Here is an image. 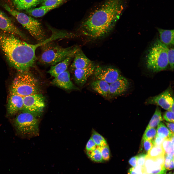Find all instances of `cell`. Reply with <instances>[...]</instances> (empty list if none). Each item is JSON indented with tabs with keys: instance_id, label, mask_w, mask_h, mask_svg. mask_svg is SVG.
I'll list each match as a JSON object with an SVG mask.
<instances>
[{
	"instance_id": "6da1fadb",
	"label": "cell",
	"mask_w": 174,
	"mask_h": 174,
	"mask_svg": "<svg viewBox=\"0 0 174 174\" xmlns=\"http://www.w3.org/2000/svg\"><path fill=\"white\" fill-rule=\"evenodd\" d=\"M48 42L30 44L0 29V49L10 65L20 72L28 71L36 60L37 49Z\"/></svg>"
},
{
	"instance_id": "7a4b0ae2",
	"label": "cell",
	"mask_w": 174,
	"mask_h": 174,
	"mask_svg": "<svg viewBox=\"0 0 174 174\" xmlns=\"http://www.w3.org/2000/svg\"><path fill=\"white\" fill-rule=\"evenodd\" d=\"M40 47L41 51L39 58L40 62L43 64L52 66L69 56L74 55L79 48L76 46L63 47L53 41Z\"/></svg>"
},
{
	"instance_id": "3957f363",
	"label": "cell",
	"mask_w": 174,
	"mask_h": 174,
	"mask_svg": "<svg viewBox=\"0 0 174 174\" xmlns=\"http://www.w3.org/2000/svg\"><path fill=\"white\" fill-rule=\"evenodd\" d=\"M167 46L157 39L148 50L146 56L147 68L154 72L166 69L168 65Z\"/></svg>"
},
{
	"instance_id": "277c9868",
	"label": "cell",
	"mask_w": 174,
	"mask_h": 174,
	"mask_svg": "<svg viewBox=\"0 0 174 174\" xmlns=\"http://www.w3.org/2000/svg\"><path fill=\"white\" fill-rule=\"evenodd\" d=\"M3 6L37 41L40 42L46 39L45 31L41 23L38 20L12 9L6 4Z\"/></svg>"
},
{
	"instance_id": "5b68a950",
	"label": "cell",
	"mask_w": 174,
	"mask_h": 174,
	"mask_svg": "<svg viewBox=\"0 0 174 174\" xmlns=\"http://www.w3.org/2000/svg\"><path fill=\"white\" fill-rule=\"evenodd\" d=\"M39 85L37 80L28 71L20 72L14 79L10 93L23 97L37 94Z\"/></svg>"
},
{
	"instance_id": "8992f818",
	"label": "cell",
	"mask_w": 174,
	"mask_h": 174,
	"mask_svg": "<svg viewBox=\"0 0 174 174\" xmlns=\"http://www.w3.org/2000/svg\"><path fill=\"white\" fill-rule=\"evenodd\" d=\"M20 111L14 120V125L17 131L23 135H38L39 133V123L37 117L24 110Z\"/></svg>"
},
{
	"instance_id": "52a82bcc",
	"label": "cell",
	"mask_w": 174,
	"mask_h": 174,
	"mask_svg": "<svg viewBox=\"0 0 174 174\" xmlns=\"http://www.w3.org/2000/svg\"><path fill=\"white\" fill-rule=\"evenodd\" d=\"M22 110L29 112L37 117L40 116L45 106L44 97L42 94H36L23 97Z\"/></svg>"
},
{
	"instance_id": "ba28073f",
	"label": "cell",
	"mask_w": 174,
	"mask_h": 174,
	"mask_svg": "<svg viewBox=\"0 0 174 174\" xmlns=\"http://www.w3.org/2000/svg\"><path fill=\"white\" fill-rule=\"evenodd\" d=\"M93 73L96 79L103 80L109 84L121 76L120 71L115 68L99 65H96Z\"/></svg>"
},
{
	"instance_id": "9c48e42d",
	"label": "cell",
	"mask_w": 174,
	"mask_h": 174,
	"mask_svg": "<svg viewBox=\"0 0 174 174\" xmlns=\"http://www.w3.org/2000/svg\"><path fill=\"white\" fill-rule=\"evenodd\" d=\"M146 102L158 105L165 110L174 112V98L171 96L169 88L160 94L150 98Z\"/></svg>"
},
{
	"instance_id": "30bf717a",
	"label": "cell",
	"mask_w": 174,
	"mask_h": 174,
	"mask_svg": "<svg viewBox=\"0 0 174 174\" xmlns=\"http://www.w3.org/2000/svg\"><path fill=\"white\" fill-rule=\"evenodd\" d=\"M0 29L27 40L24 34L15 25L10 18L3 12L0 11Z\"/></svg>"
},
{
	"instance_id": "8fae6325",
	"label": "cell",
	"mask_w": 174,
	"mask_h": 174,
	"mask_svg": "<svg viewBox=\"0 0 174 174\" xmlns=\"http://www.w3.org/2000/svg\"><path fill=\"white\" fill-rule=\"evenodd\" d=\"M23 97L18 94L10 93L7 107V114L9 116L14 115L23 110Z\"/></svg>"
},
{
	"instance_id": "7c38bea8",
	"label": "cell",
	"mask_w": 174,
	"mask_h": 174,
	"mask_svg": "<svg viewBox=\"0 0 174 174\" xmlns=\"http://www.w3.org/2000/svg\"><path fill=\"white\" fill-rule=\"evenodd\" d=\"M129 86L128 80L121 76L116 80L109 84L108 96L112 97L121 94L127 90Z\"/></svg>"
},
{
	"instance_id": "4fadbf2b",
	"label": "cell",
	"mask_w": 174,
	"mask_h": 174,
	"mask_svg": "<svg viewBox=\"0 0 174 174\" xmlns=\"http://www.w3.org/2000/svg\"><path fill=\"white\" fill-rule=\"evenodd\" d=\"M96 66L93 62L87 67L74 70V77L76 83L80 87L83 86L88 78L93 73Z\"/></svg>"
},
{
	"instance_id": "5bb4252c",
	"label": "cell",
	"mask_w": 174,
	"mask_h": 174,
	"mask_svg": "<svg viewBox=\"0 0 174 174\" xmlns=\"http://www.w3.org/2000/svg\"><path fill=\"white\" fill-rule=\"evenodd\" d=\"M51 83L54 85L65 89H78L71 81L70 73L67 70L54 77Z\"/></svg>"
},
{
	"instance_id": "9a60e30c",
	"label": "cell",
	"mask_w": 174,
	"mask_h": 174,
	"mask_svg": "<svg viewBox=\"0 0 174 174\" xmlns=\"http://www.w3.org/2000/svg\"><path fill=\"white\" fill-rule=\"evenodd\" d=\"M144 168L148 174H165L167 171L164 166L157 162L154 158L146 155Z\"/></svg>"
},
{
	"instance_id": "2e32d148",
	"label": "cell",
	"mask_w": 174,
	"mask_h": 174,
	"mask_svg": "<svg viewBox=\"0 0 174 174\" xmlns=\"http://www.w3.org/2000/svg\"><path fill=\"white\" fill-rule=\"evenodd\" d=\"M74 60L71 65L72 70H74L87 67L93 62L88 58L79 48L74 56Z\"/></svg>"
},
{
	"instance_id": "e0dca14e",
	"label": "cell",
	"mask_w": 174,
	"mask_h": 174,
	"mask_svg": "<svg viewBox=\"0 0 174 174\" xmlns=\"http://www.w3.org/2000/svg\"><path fill=\"white\" fill-rule=\"evenodd\" d=\"M74 55L69 56L62 61L52 66L48 72L51 76L55 77L67 70L71 60L74 57Z\"/></svg>"
},
{
	"instance_id": "ac0fdd59",
	"label": "cell",
	"mask_w": 174,
	"mask_h": 174,
	"mask_svg": "<svg viewBox=\"0 0 174 174\" xmlns=\"http://www.w3.org/2000/svg\"><path fill=\"white\" fill-rule=\"evenodd\" d=\"M109 84L101 80L96 79L91 83V86L94 91L103 96H108Z\"/></svg>"
},
{
	"instance_id": "d6986e66",
	"label": "cell",
	"mask_w": 174,
	"mask_h": 174,
	"mask_svg": "<svg viewBox=\"0 0 174 174\" xmlns=\"http://www.w3.org/2000/svg\"><path fill=\"white\" fill-rule=\"evenodd\" d=\"M158 30L159 34L160 40L162 43L167 46L174 45V29L165 30L158 28Z\"/></svg>"
},
{
	"instance_id": "ffe728a7",
	"label": "cell",
	"mask_w": 174,
	"mask_h": 174,
	"mask_svg": "<svg viewBox=\"0 0 174 174\" xmlns=\"http://www.w3.org/2000/svg\"><path fill=\"white\" fill-rule=\"evenodd\" d=\"M56 8L55 7L42 6L26 10V11L27 13L30 16L39 17L44 16L48 12Z\"/></svg>"
},
{
	"instance_id": "44dd1931",
	"label": "cell",
	"mask_w": 174,
	"mask_h": 174,
	"mask_svg": "<svg viewBox=\"0 0 174 174\" xmlns=\"http://www.w3.org/2000/svg\"><path fill=\"white\" fill-rule=\"evenodd\" d=\"M41 0H20L16 6L18 10H27L35 6Z\"/></svg>"
},
{
	"instance_id": "7402d4cb",
	"label": "cell",
	"mask_w": 174,
	"mask_h": 174,
	"mask_svg": "<svg viewBox=\"0 0 174 174\" xmlns=\"http://www.w3.org/2000/svg\"><path fill=\"white\" fill-rule=\"evenodd\" d=\"M156 130L157 136L165 139L170 138L174 135L162 122H160L158 125Z\"/></svg>"
},
{
	"instance_id": "603a6c76",
	"label": "cell",
	"mask_w": 174,
	"mask_h": 174,
	"mask_svg": "<svg viewBox=\"0 0 174 174\" xmlns=\"http://www.w3.org/2000/svg\"><path fill=\"white\" fill-rule=\"evenodd\" d=\"M162 120L161 110L157 107L146 128L156 127Z\"/></svg>"
},
{
	"instance_id": "cb8c5ba5",
	"label": "cell",
	"mask_w": 174,
	"mask_h": 174,
	"mask_svg": "<svg viewBox=\"0 0 174 174\" xmlns=\"http://www.w3.org/2000/svg\"><path fill=\"white\" fill-rule=\"evenodd\" d=\"M165 154V152L161 146L153 145L147 155L154 158L160 156H164Z\"/></svg>"
},
{
	"instance_id": "d4e9b609",
	"label": "cell",
	"mask_w": 174,
	"mask_h": 174,
	"mask_svg": "<svg viewBox=\"0 0 174 174\" xmlns=\"http://www.w3.org/2000/svg\"><path fill=\"white\" fill-rule=\"evenodd\" d=\"M91 137L97 146H102L108 145L104 138L94 130H92Z\"/></svg>"
},
{
	"instance_id": "484cf974",
	"label": "cell",
	"mask_w": 174,
	"mask_h": 174,
	"mask_svg": "<svg viewBox=\"0 0 174 174\" xmlns=\"http://www.w3.org/2000/svg\"><path fill=\"white\" fill-rule=\"evenodd\" d=\"M171 138L165 139L163 142L161 146L165 152V154L174 156V143L172 141Z\"/></svg>"
},
{
	"instance_id": "4316f807",
	"label": "cell",
	"mask_w": 174,
	"mask_h": 174,
	"mask_svg": "<svg viewBox=\"0 0 174 174\" xmlns=\"http://www.w3.org/2000/svg\"><path fill=\"white\" fill-rule=\"evenodd\" d=\"M86 153L89 157L94 162H100L103 160L100 152L97 148L93 150L86 151Z\"/></svg>"
},
{
	"instance_id": "83f0119b",
	"label": "cell",
	"mask_w": 174,
	"mask_h": 174,
	"mask_svg": "<svg viewBox=\"0 0 174 174\" xmlns=\"http://www.w3.org/2000/svg\"><path fill=\"white\" fill-rule=\"evenodd\" d=\"M157 134L156 129L153 128H146L143 136L142 139L152 140Z\"/></svg>"
},
{
	"instance_id": "f1b7e54d",
	"label": "cell",
	"mask_w": 174,
	"mask_h": 174,
	"mask_svg": "<svg viewBox=\"0 0 174 174\" xmlns=\"http://www.w3.org/2000/svg\"><path fill=\"white\" fill-rule=\"evenodd\" d=\"M97 148L100 152L103 160H109L110 158V152L108 145L102 146H97Z\"/></svg>"
},
{
	"instance_id": "f546056e",
	"label": "cell",
	"mask_w": 174,
	"mask_h": 174,
	"mask_svg": "<svg viewBox=\"0 0 174 174\" xmlns=\"http://www.w3.org/2000/svg\"><path fill=\"white\" fill-rule=\"evenodd\" d=\"M153 145L151 140L142 139L141 151H143V153L147 154L152 148Z\"/></svg>"
},
{
	"instance_id": "4dcf8cb0",
	"label": "cell",
	"mask_w": 174,
	"mask_h": 174,
	"mask_svg": "<svg viewBox=\"0 0 174 174\" xmlns=\"http://www.w3.org/2000/svg\"><path fill=\"white\" fill-rule=\"evenodd\" d=\"M167 50L168 64L171 69L173 70L174 68V48H169L167 46Z\"/></svg>"
},
{
	"instance_id": "1f68e13d",
	"label": "cell",
	"mask_w": 174,
	"mask_h": 174,
	"mask_svg": "<svg viewBox=\"0 0 174 174\" xmlns=\"http://www.w3.org/2000/svg\"><path fill=\"white\" fill-rule=\"evenodd\" d=\"M62 2L60 0H44L42 4V6L56 7Z\"/></svg>"
},
{
	"instance_id": "d6a6232c",
	"label": "cell",
	"mask_w": 174,
	"mask_h": 174,
	"mask_svg": "<svg viewBox=\"0 0 174 174\" xmlns=\"http://www.w3.org/2000/svg\"><path fill=\"white\" fill-rule=\"evenodd\" d=\"M144 170L143 167L137 165L129 169L128 173V174H142Z\"/></svg>"
},
{
	"instance_id": "836d02e7",
	"label": "cell",
	"mask_w": 174,
	"mask_h": 174,
	"mask_svg": "<svg viewBox=\"0 0 174 174\" xmlns=\"http://www.w3.org/2000/svg\"><path fill=\"white\" fill-rule=\"evenodd\" d=\"M163 118L167 122L174 123V112L170 110H167L164 114Z\"/></svg>"
},
{
	"instance_id": "e575fe53",
	"label": "cell",
	"mask_w": 174,
	"mask_h": 174,
	"mask_svg": "<svg viewBox=\"0 0 174 174\" xmlns=\"http://www.w3.org/2000/svg\"><path fill=\"white\" fill-rule=\"evenodd\" d=\"M97 145L91 137L86 144V151H91L96 148Z\"/></svg>"
},
{
	"instance_id": "d590c367",
	"label": "cell",
	"mask_w": 174,
	"mask_h": 174,
	"mask_svg": "<svg viewBox=\"0 0 174 174\" xmlns=\"http://www.w3.org/2000/svg\"><path fill=\"white\" fill-rule=\"evenodd\" d=\"M146 154L141 153L138 155L137 165L143 167Z\"/></svg>"
},
{
	"instance_id": "8d00e7d4",
	"label": "cell",
	"mask_w": 174,
	"mask_h": 174,
	"mask_svg": "<svg viewBox=\"0 0 174 174\" xmlns=\"http://www.w3.org/2000/svg\"><path fill=\"white\" fill-rule=\"evenodd\" d=\"M165 139L164 138L160 137L156 135L155 137L151 141L153 145L160 146H161Z\"/></svg>"
},
{
	"instance_id": "74e56055",
	"label": "cell",
	"mask_w": 174,
	"mask_h": 174,
	"mask_svg": "<svg viewBox=\"0 0 174 174\" xmlns=\"http://www.w3.org/2000/svg\"><path fill=\"white\" fill-rule=\"evenodd\" d=\"M137 156L133 157L129 160V163L131 166L133 167H135L137 165Z\"/></svg>"
},
{
	"instance_id": "f35d334b",
	"label": "cell",
	"mask_w": 174,
	"mask_h": 174,
	"mask_svg": "<svg viewBox=\"0 0 174 174\" xmlns=\"http://www.w3.org/2000/svg\"><path fill=\"white\" fill-rule=\"evenodd\" d=\"M165 123L171 132L174 134V123Z\"/></svg>"
},
{
	"instance_id": "ab89813d",
	"label": "cell",
	"mask_w": 174,
	"mask_h": 174,
	"mask_svg": "<svg viewBox=\"0 0 174 174\" xmlns=\"http://www.w3.org/2000/svg\"><path fill=\"white\" fill-rule=\"evenodd\" d=\"M174 168V159L172 160L170 162L168 166L167 170L173 169Z\"/></svg>"
},
{
	"instance_id": "60d3db41",
	"label": "cell",
	"mask_w": 174,
	"mask_h": 174,
	"mask_svg": "<svg viewBox=\"0 0 174 174\" xmlns=\"http://www.w3.org/2000/svg\"><path fill=\"white\" fill-rule=\"evenodd\" d=\"M12 0L14 5L16 6L20 0Z\"/></svg>"
},
{
	"instance_id": "b9f144b4",
	"label": "cell",
	"mask_w": 174,
	"mask_h": 174,
	"mask_svg": "<svg viewBox=\"0 0 174 174\" xmlns=\"http://www.w3.org/2000/svg\"><path fill=\"white\" fill-rule=\"evenodd\" d=\"M142 174H148L145 171L144 169V170Z\"/></svg>"
},
{
	"instance_id": "7bdbcfd3",
	"label": "cell",
	"mask_w": 174,
	"mask_h": 174,
	"mask_svg": "<svg viewBox=\"0 0 174 174\" xmlns=\"http://www.w3.org/2000/svg\"><path fill=\"white\" fill-rule=\"evenodd\" d=\"M166 174H174V173H173L172 172H170Z\"/></svg>"
},
{
	"instance_id": "ee69618b",
	"label": "cell",
	"mask_w": 174,
	"mask_h": 174,
	"mask_svg": "<svg viewBox=\"0 0 174 174\" xmlns=\"http://www.w3.org/2000/svg\"><path fill=\"white\" fill-rule=\"evenodd\" d=\"M60 1L62 2L63 1H64V0H60Z\"/></svg>"
}]
</instances>
